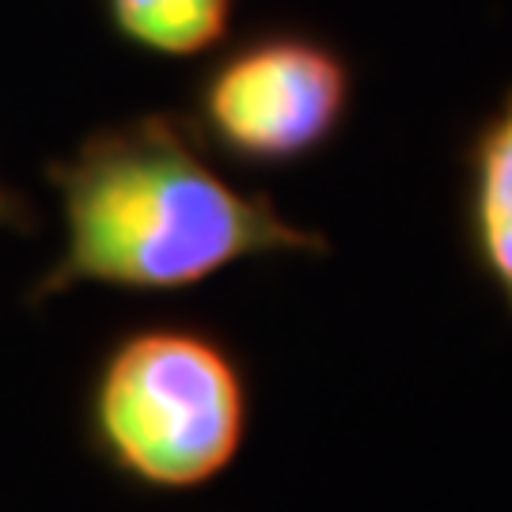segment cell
Instances as JSON below:
<instances>
[{"label":"cell","instance_id":"cell-1","mask_svg":"<svg viewBox=\"0 0 512 512\" xmlns=\"http://www.w3.org/2000/svg\"><path fill=\"white\" fill-rule=\"evenodd\" d=\"M61 247L27 304L73 289L179 296L243 262L327 258L330 239L293 220L274 194L239 183L186 114L145 110L95 126L46 164Z\"/></svg>","mask_w":512,"mask_h":512},{"label":"cell","instance_id":"cell-2","mask_svg":"<svg viewBox=\"0 0 512 512\" xmlns=\"http://www.w3.org/2000/svg\"><path fill=\"white\" fill-rule=\"evenodd\" d=\"M255 406V368L224 330L190 315H148L118 327L92 357L80 440L114 482L183 497L236 467Z\"/></svg>","mask_w":512,"mask_h":512},{"label":"cell","instance_id":"cell-3","mask_svg":"<svg viewBox=\"0 0 512 512\" xmlns=\"http://www.w3.org/2000/svg\"><path fill=\"white\" fill-rule=\"evenodd\" d=\"M357 92V65L330 35L308 23H258L194 76L186 122L232 171L289 175L346 137Z\"/></svg>","mask_w":512,"mask_h":512},{"label":"cell","instance_id":"cell-4","mask_svg":"<svg viewBox=\"0 0 512 512\" xmlns=\"http://www.w3.org/2000/svg\"><path fill=\"white\" fill-rule=\"evenodd\" d=\"M459 243L471 274L512 323V84L459 148Z\"/></svg>","mask_w":512,"mask_h":512},{"label":"cell","instance_id":"cell-5","mask_svg":"<svg viewBox=\"0 0 512 512\" xmlns=\"http://www.w3.org/2000/svg\"><path fill=\"white\" fill-rule=\"evenodd\" d=\"M107 31L152 61H198L232 35L236 0H99Z\"/></svg>","mask_w":512,"mask_h":512},{"label":"cell","instance_id":"cell-6","mask_svg":"<svg viewBox=\"0 0 512 512\" xmlns=\"http://www.w3.org/2000/svg\"><path fill=\"white\" fill-rule=\"evenodd\" d=\"M0 232H19V236L38 232L35 205L27 202L19 190H12V186L4 183V175H0Z\"/></svg>","mask_w":512,"mask_h":512}]
</instances>
